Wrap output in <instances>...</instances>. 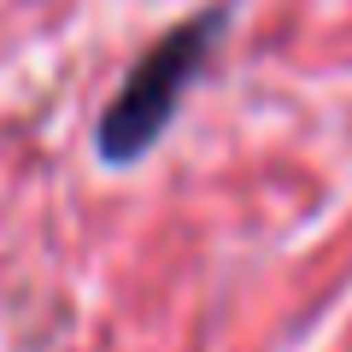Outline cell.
<instances>
[{"mask_svg":"<svg viewBox=\"0 0 352 352\" xmlns=\"http://www.w3.org/2000/svg\"><path fill=\"white\" fill-rule=\"evenodd\" d=\"M223 24H229V6H212V12H200L194 24L170 30L164 41H153V47L141 53V65L129 71V82L118 88V100L106 106L100 129H94L106 164L141 159V153L164 135V124L176 118L182 88H188L194 71L206 65V53H212V41L223 36Z\"/></svg>","mask_w":352,"mask_h":352,"instance_id":"obj_1","label":"cell"}]
</instances>
